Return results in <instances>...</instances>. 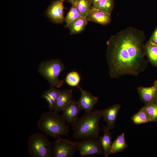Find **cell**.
Listing matches in <instances>:
<instances>
[{
    "label": "cell",
    "mask_w": 157,
    "mask_h": 157,
    "mask_svg": "<svg viewBox=\"0 0 157 157\" xmlns=\"http://www.w3.org/2000/svg\"><path fill=\"white\" fill-rule=\"evenodd\" d=\"M144 33L129 27L112 36L107 42L106 57L110 76H138L146 68Z\"/></svg>",
    "instance_id": "cell-1"
},
{
    "label": "cell",
    "mask_w": 157,
    "mask_h": 157,
    "mask_svg": "<svg viewBox=\"0 0 157 157\" xmlns=\"http://www.w3.org/2000/svg\"><path fill=\"white\" fill-rule=\"evenodd\" d=\"M102 116L100 110H96L85 113L71 124L73 137L76 140L88 138L98 139L99 137V122Z\"/></svg>",
    "instance_id": "cell-2"
},
{
    "label": "cell",
    "mask_w": 157,
    "mask_h": 157,
    "mask_svg": "<svg viewBox=\"0 0 157 157\" xmlns=\"http://www.w3.org/2000/svg\"><path fill=\"white\" fill-rule=\"evenodd\" d=\"M67 123L62 115L49 111L41 114L37 126L46 136L57 138L68 135L69 130Z\"/></svg>",
    "instance_id": "cell-3"
},
{
    "label": "cell",
    "mask_w": 157,
    "mask_h": 157,
    "mask_svg": "<svg viewBox=\"0 0 157 157\" xmlns=\"http://www.w3.org/2000/svg\"><path fill=\"white\" fill-rule=\"evenodd\" d=\"M47 136L40 133H34L29 136L28 150L31 157L53 156V144Z\"/></svg>",
    "instance_id": "cell-4"
},
{
    "label": "cell",
    "mask_w": 157,
    "mask_h": 157,
    "mask_svg": "<svg viewBox=\"0 0 157 157\" xmlns=\"http://www.w3.org/2000/svg\"><path fill=\"white\" fill-rule=\"evenodd\" d=\"M65 68L63 63L57 59L41 62L38 71L49 82L50 87L60 88L63 85L64 81L59 79L58 76Z\"/></svg>",
    "instance_id": "cell-5"
},
{
    "label": "cell",
    "mask_w": 157,
    "mask_h": 157,
    "mask_svg": "<svg viewBox=\"0 0 157 157\" xmlns=\"http://www.w3.org/2000/svg\"><path fill=\"white\" fill-rule=\"evenodd\" d=\"M77 151L81 156L104 154L100 139L85 138L75 142Z\"/></svg>",
    "instance_id": "cell-6"
},
{
    "label": "cell",
    "mask_w": 157,
    "mask_h": 157,
    "mask_svg": "<svg viewBox=\"0 0 157 157\" xmlns=\"http://www.w3.org/2000/svg\"><path fill=\"white\" fill-rule=\"evenodd\" d=\"M77 151L75 142L57 138L53 144V157H72Z\"/></svg>",
    "instance_id": "cell-7"
},
{
    "label": "cell",
    "mask_w": 157,
    "mask_h": 157,
    "mask_svg": "<svg viewBox=\"0 0 157 157\" xmlns=\"http://www.w3.org/2000/svg\"><path fill=\"white\" fill-rule=\"evenodd\" d=\"M81 95L77 102L81 110H84L85 113L92 111L94 106L98 101V98L94 96L90 92L87 91L78 86Z\"/></svg>",
    "instance_id": "cell-8"
},
{
    "label": "cell",
    "mask_w": 157,
    "mask_h": 157,
    "mask_svg": "<svg viewBox=\"0 0 157 157\" xmlns=\"http://www.w3.org/2000/svg\"><path fill=\"white\" fill-rule=\"evenodd\" d=\"M64 0H58L53 2L47 9L46 14L53 22L62 24L65 20L64 17L63 2Z\"/></svg>",
    "instance_id": "cell-9"
},
{
    "label": "cell",
    "mask_w": 157,
    "mask_h": 157,
    "mask_svg": "<svg viewBox=\"0 0 157 157\" xmlns=\"http://www.w3.org/2000/svg\"><path fill=\"white\" fill-rule=\"evenodd\" d=\"M81 110L77 101L73 99L63 110L62 115L67 123L72 124L78 118Z\"/></svg>",
    "instance_id": "cell-10"
},
{
    "label": "cell",
    "mask_w": 157,
    "mask_h": 157,
    "mask_svg": "<svg viewBox=\"0 0 157 157\" xmlns=\"http://www.w3.org/2000/svg\"><path fill=\"white\" fill-rule=\"evenodd\" d=\"M140 99L145 105L157 100V80L150 87L139 86L137 88Z\"/></svg>",
    "instance_id": "cell-11"
},
{
    "label": "cell",
    "mask_w": 157,
    "mask_h": 157,
    "mask_svg": "<svg viewBox=\"0 0 157 157\" xmlns=\"http://www.w3.org/2000/svg\"><path fill=\"white\" fill-rule=\"evenodd\" d=\"M121 107V106L119 104H115L111 106L100 110L103 120L106 122L107 126L110 129L115 128V122Z\"/></svg>",
    "instance_id": "cell-12"
},
{
    "label": "cell",
    "mask_w": 157,
    "mask_h": 157,
    "mask_svg": "<svg viewBox=\"0 0 157 157\" xmlns=\"http://www.w3.org/2000/svg\"><path fill=\"white\" fill-rule=\"evenodd\" d=\"M86 18L90 21L101 25H106L111 21L110 14L98 9L91 8Z\"/></svg>",
    "instance_id": "cell-13"
},
{
    "label": "cell",
    "mask_w": 157,
    "mask_h": 157,
    "mask_svg": "<svg viewBox=\"0 0 157 157\" xmlns=\"http://www.w3.org/2000/svg\"><path fill=\"white\" fill-rule=\"evenodd\" d=\"M72 90H62L56 100L52 111L58 113L62 111L67 105L73 100Z\"/></svg>",
    "instance_id": "cell-14"
},
{
    "label": "cell",
    "mask_w": 157,
    "mask_h": 157,
    "mask_svg": "<svg viewBox=\"0 0 157 157\" xmlns=\"http://www.w3.org/2000/svg\"><path fill=\"white\" fill-rule=\"evenodd\" d=\"M103 127L104 134L99 139L104 150V157H107L109 156L110 149L112 143V137L110 129L107 126L103 125Z\"/></svg>",
    "instance_id": "cell-15"
},
{
    "label": "cell",
    "mask_w": 157,
    "mask_h": 157,
    "mask_svg": "<svg viewBox=\"0 0 157 157\" xmlns=\"http://www.w3.org/2000/svg\"><path fill=\"white\" fill-rule=\"evenodd\" d=\"M85 17H80L65 27L68 28L70 31V34H77L82 32L85 29L88 23Z\"/></svg>",
    "instance_id": "cell-16"
},
{
    "label": "cell",
    "mask_w": 157,
    "mask_h": 157,
    "mask_svg": "<svg viewBox=\"0 0 157 157\" xmlns=\"http://www.w3.org/2000/svg\"><path fill=\"white\" fill-rule=\"evenodd\" d=\"M124 137V133L118 135L112 143L110 148L109 156L111 154H115L124 151L127 147Z\"/></svg>",
    "instance_id": "cell-17"
},
{
    "label": "cell",
    "mask_w": 157,
    "mask_h": 157,
    "mask_svg": "<svg viewBox=\"0 0 157 157\" xmlns=\"http://www.w3.org/2000/svg\"><path fill=\"white\" fill-rule=\"evenodd\" d=\"M145 51L148 61L157 67V45L148 41L145 45Z\"/></svg>",
    "instance_id": "cell-18"
},
{
    "label": "cell",
    "mask_w": 157,
    "mask_h": 157,
    "mask_svg": "<svg viewBox=\"0 0 157 157\" xmlns=\"http://www.w3.org/2000/svg\"><path fill=\"white\" fill-rule=\"evenodd\" d=\"M92 0H77L75 5L81 17L86 18L91 8Z\"/></svg>",
    "instance_id": "cell-19"
},
{
    "label": "cell",
    "mask_w": 157,
    "mask_h": 157,
    "mask_svg": "<svg viewBox=\"0 0 157 157\" xmlns=\"http://www.w3.org/2000/svg\"><path fill=\"white\" fill-rule=\"evenodd\" d=\"M133 122L136 124H139L151 122L146 112L142 107L140 110L131 117Z\"/></svg>",
    "instance_id": "cell-20"
},
{
    "label": "cell",
    "mask_w": 157,
    "mask_h": 157,
    "mask_svg": "<svg viewBox=\"0 0 157 157\" xmlns=\"http://www.w3.org/2000/svg\"><path fill=\"white\" fill-rule=\"evenodd\" d=\"M149 115L151 122L157 121V100L142 107Z\"/></svg>",
    "instance_id": "cell-21"
},
{
    "label": "cell",
    "mask_w": 157,
    "mask_h": 157,
    "mask_svg": "<svg viewBox=\"0 0 157 157\" xmlns=\"http://www.w3.org/2000/svg\"><path fill=\"white\" fill-rule=\"evenodd\" d=\"M113 0H101L94 7L91 8L101 10L111 14L114 7Z\"/></svg>",
    "instance_id": "cell-22"
},
{
    "label": "cell",
    "mask_w": 157,
    "mask_h": 157,
    "mask_svg": "<svg viewBox=\"0 0 157 157\" xmlns=\"http://www.w3.org/2000/svg\"><path fill=\"white\" fill-rule=\"evenodd\" d=\"M81 78L78 72L76 71H71L67 75L65 82L69 85L72 87L79 86Z\"/></svg>",
    "instance_id": "cell-23"
},
{
    "label": "cell",
    "mask_w": 157,
    "mask_h": 157,
    "mask_svg": "<svg viewBox=\"0 0 157 157\" xmlns=\"http://www.w3.org/2000/svg\"><path fill=\"white\" fill-rule=\"evenodd\" d=\"M81 17L79 12L75 5L72 6L66 17L65 21L67 25Z\"/></svg>",
    "instance_id": "cell-24"
},
{
    "label": "cell",
    "mask_w": 157,
    "mask_h": 157,
    "mask_svg": "<svg viewBox=\"0 0 157 157\" xmlns=\"http://www.w3.org/2000/svg\"><path fill=\"white\" fill-rule=\"evenodd\" d=\"M62 91V90L54 88V87H50L49 89L44 91L43 93L47 94L51 98L56 100Z\"/></svg>",
    "instance_id": "cell-25"
},
{
    "label": "cell",
    "mask_w": 157,
    "mask_h": 157,
    "mask_svg": "<svg viewBox=\"0 0 157 157\" xmlns=\"http://www.w3.org/2000/svg\"><path fill=\"white\" fill-rule=\"evenodd\" d=\"M42 97L45 99L48 103V107L49 111H52L53 109L56 100L51 98L47 94L44 93L42 94Z\"/></svg>",
    "instance_id": "cell-26"
},
{
    "label": "cell",
    "mask_w": 157,
    "mask_h": 157,
    "mask_svg": "<svg viewBox=\"0 0 157 157\" xmlns=\"http://www.w3.org/2000/svg\"><path fill=\"white\" fill-rule=\"evenodd\" d=\"M148 41L157 45V26Z\"/></svg>",
    "instance_id": "cell-27"
},
{
    "label": "cell",
    "mask_w": 157,
    "mask_h": 157,
    "mask_svg": "<svg viewBox=\"0 0 157 157\" xmlns=\"http://www.w3.org/2000/svg\"><path fill=\"white\" fill-rule=\"evenodd\" d=\"M101 0H92V6L91 8L94 7L98 2Z\"/></svg>",
    "instance_id": "cell-28"
},
{
    "label": "cell",
    "mask_w": 157,
    "mask_h": 157,
    "mask_svg": "<svg viewBox=\"0 0 157 157\" xmlns=\"http://www.w3.org/2000/svg\"><path fill=\"white\" fill-rule=\"evenodd\" d=\"M67 1L70 3L72 6L75 5L77 0H67Z\"/></svg>",
    "instance_id": "cell-29"
}]
</instances>
